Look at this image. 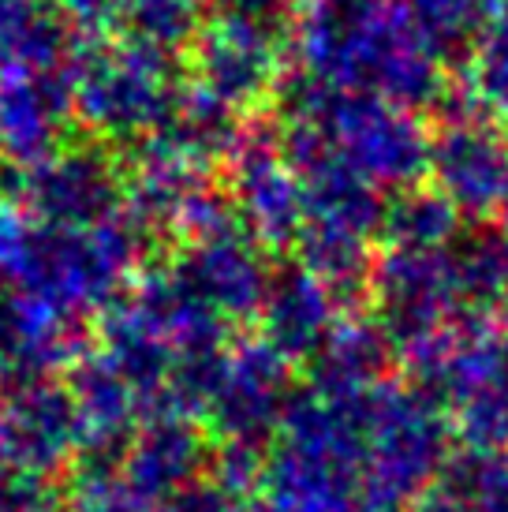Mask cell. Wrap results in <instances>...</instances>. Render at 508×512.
<instances>
[{
  "instance_id": "obj_1",
  "label": "cell",
  "mask_w": 508,
  "mask_h": 512,
  "mask_svg": "<svg viewBox=\"0 0 508 512\" xmlns=\"http://www.w3.org/2000/svg\"><path fill=\"white\" fill-rule=\"evenodd\" d=\"M71 94V120L83 124L94 143L135 150L169 128L184 90L176 83L172 57L120 34L75 38L64 68Z\"/></svg>"
},
{
  "instance_id": "obj_2",
  "label": "cell",
  "mask_w": 508,
  "mask_h": 512,
  "mask_svg": "<svg viewBox=\"0 0 508 512\" xmlns=\"http://www.w3.org/2000/svg\"><path fill=\"white\" fill-rule=\"evenodd\" d=\"M146 255L150 236L127 214L94 228H53L34 221V236L12 285L83 326L124 296L135 273L150 262Z\"/></svg>"
},
{
  "instance_id": "obj_3",
  "label": "cell",
  "mask_w": 508,
  "mask_h": 512,
  "mask_svg": "<svg viewBox=\"0 0 508 512\" xmlns=\"http://www.w3.org/2000/svg\"><path fill=\"white\" fill-rule=\"evenodd\" d=\"M12 199L38 225L94 228L127 214L124 206V161L116 150L94 143H68L49 154L42 165L19 172Z\"/></svg>"
},
{
  "instance_id": "obj_4",
  "label": "cell",
  "mask_w": 508,
  "mask_h": 512,
  "mask_svg": "<svg viewBox=\"0 0 508 512\" xmlns=\"http://www.w3.org/2000/svg\"><path fill=\"white\" fill-rule=\"evenodd\" d=\"M79 419L60 378L0 389V475L53 486L79 468Z\"/></svg>"
},
{
  "instance_id": "obj_5",
  "label": "cell",
  "mask_w": 508,
  "mask_h": 512,
  "mask_svg": "<svg viewBox=\"0 0 508 512\" xmlns=\"http://www.w3.org/2000/svg\"><path fill=\"white\" fill-rule=\"evenodd\" d=\"M79 419V468H116L142 427V400L98 344H86L64 378Z\"/></svg>"
},
{
  "instance_id": "obj_6",
  "label": "cell",
  "mask_w": 508,
  "mask_h": 512,
  "mask_svg": "<svg viewBox=\"0 0 508 512\" xmlns=\"http://www.w3.org/2000/svg\"><path fill=\"white\" fill-rule=\"evenodd\" d=\"M83 326L15 285H0V389L68 370L83 352Z\"/></svg>"
},
{
  "instance_id": "obj_7",
  "label": "cell",
  "mask_w": 508,
  "mask_h": 512,
  "mask_svg": "<svg viewBox=\"0 0 508 512\" xmlns=\"http://www.w3.org/2000/svg\"><path fill=\"white\" fill-rule=\"evenodd\" d=\"M71 124L64 72L0 75V157L15 176L57 154L68 143Z\"/></svg>"
},
{
  "instance_id": "obj_8",
  "label": "cell",
  "mask_w": 508,
  "mask_h": 512,
  "mask_svg": "<svg viewBox=\"0 0 508 512\" xmlns=\"http://www.w3.org/2000/svg\"><path fill=\"white\" fill-rule=\"evenodd\" d=\"M202 464V441L184 415H154L146 419L120 456V479L142 498L165 505L195 483Z\"/></svg>"
},
{
  "instance_id": "obj_9",
  "label": "cell",
  "mask_w": 508,
  "mask_h": 512,
  "mask_svg": "<svg viewBox=\"0 0 508 512\" xmlns=\"http://www.w3.org/2000/svg\"><path fill=\"white\" fill-rule=\"evenodd\" d=\"M75 30L49 0H0V75L64 72Z\"/></svg>"
},
{
  "instance_id": "obj_10",
  "label": "cell",
  "mask_w": 508,
  "mask_h": 512,
  "mask_svg": "<svg viewBox=\"0 0 508 512\" xmlns=\"http://www.w3.org/2000/svg\"><path fill=\"white\" fill-rule=\"evenodd\" d=\"M202 0H120L113 34L172 57L198 34Z\"/></svg>"
},
{
  "instance_id": "obj_11",
  "label": "cell",
  "mask_w": 508,
  "mask_h": 512,
  "mask_svg": "<svg viewBox=\"0 0 508 512\" xmlns=\"http://www.w3.org/2000/svg\"><path fill=\"white\" fill-rule=\"evenodd\" d=\"M71 498L64 512H161V505L142 498L120 479L116 468H75Z\"/></svg>"
},
{
  "instance_id": "obj_12",
  "label": "cell",
  "mask_w": 508,
  "mask_h": 512,
  "mask_svg": "<svg viewBox=\"0 0 508 512\" xmlns=\"http://www.w3.org/2000/svg\"><path fill=\"white\" fill-rule=\"evenodd\" d=\"M30 236H34V217L12 195H0V285H12L30 247Z\"/></svg>"
},
{
  "instance_id": "obj_13",
  "label": "cell",
  "mask_w": 508,
  "mask_h": 512,
  "mask_svg": "<svg viewBox=\"0 0 508 512\" xmlns=\"http://www.w3.org/2000/svg\"><path fill=\"white\" fill-rule=\"evenodd\" d=\"M53 12L75 30V38H94V34H113L116 8L120 0H49Z\"/></svg>"
}]
</instances>
